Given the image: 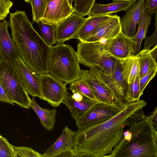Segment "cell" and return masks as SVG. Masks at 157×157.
<instances>
[{"label": "cell", "instance_id": "obj_1", "mask_svg": "<svg viewBox=\"0 0 157 157\" xmlns=\"http://www.w3.org/2000/svg\"><path fill=\"white\" fill-rule=\"evenodd\" d=\"M147 102L139 100L128 102L117 115L101 123L78 129L73 146L76 157H107L123 138L125 128L146 116Z\"/></svg>", "mask_w": 157, "mask_h": 157}, {"label": "cell", "instance_id": "obj_2", "mask_svg": "<svg viewBox=\"0 0 157 157\" xmlns=\"http://www.w3.org/2000/svg\"><path fill=\"white\" fill-rule=\"evenodd\" d=\"M12 38L25 64L36 74L49 73L52 46L46 43L33 27L24 11L10 13Z\"/></svg>", "mask_w": 157, "mask_h": 157}, {"label": "cell", "instance_id": "obj_3", "mask_svg": "<svg viewBox=\"0 0 157 157\" xmlns=\"http://www.w3.org/2000/svg\"><path fill=\"white\" fill-rule=\"evenodd\" d=\"M107 157H157V131L150 116L129 126Z\"/></svg>", "mask_w": 157, "mask_h": 157}, {"label": "cell", "instance_id": "obj_4", "mask_svg": "<svg viewBox=\"0 0 157 157\" xmlns=\"http://www.w3.org/2000/svg\"><path fill=\"white\" fill-rule=\"evenodd\" d=\"M49 72L61 82L71 84L80 79L81 69L76 52L71 45L57 44L51 47Z\"/></svg>", "mask_w": 157, "mask_h": 157}, {"label": "cell", "instance_id": "obj_5", "mask_svg": "<svg viewBox=\"0 0 157 157\" xmlns=\"http://www.w3.org/2000/svg\"><path fill=\"white\" fill-rule=\"evenodd\" d=\"M79 63L90 68L96 67L105 73L112 74L118 60L112 57L99 42L80 41L77 45Z\"/></svg>", "mask_w": 157, "mask_h": 157}, {"label": "cell", "instance_id": "obj_6", "mask_svg": "<svg viewBox=\"0 0 157 157\" xmlns=\"http://www.w3.org/2000/svg\"><path fill=\"white\" fill-rule=\"evenodd\" d=\"M0 81L12 102L21 108H30L31 99L21 83L13 63L0 60Z\"/></svg>", "mask_w": 157, "mask_h": 157}, {"label": "cell", "instance_id": "obj_7", "mask_svg": "<svg viewBox=\"0 0 157 157\" xmlns=\"http://www.w3.org/2000/svg\"><path fill=\"white\" fill-rule=\"evenodd\" d=\"M124 108L97 101L75 120L76 126L80 129L101 123L117 115Z\"/></svg>", "mask_w": 157, "mask_h": 157}, {"label": "cell", "instance_id": "obj_8", "mask_svg": "<svg viewBox=\"0 0 157 157\" xmlns=\"http://www.w3.org/2000/svg\"><path fill=\"white\" fill-rule=\"evenodd\" d=\"M39 75L41 95L40 98L52 107L59 106L68 93L66 87L67 84L56 79L48 73Z\"/></svg>", "mask_w": 157, "mask_h": 157}, {"label": "cell", "instance_id": "obj_9", "mask_svg": "<svg viewBox=\"0 0 157 157\" xmlns=\"http://www.w3.org/2000/svg\"><path fill=\"white\" fill-rule=\"evenodd\" d=\"M90 68L119 101L124 105L127 104L125 98L128 83L122 75L118 61L112 74H107L96 67Z\"/></svg>", "mask_w": 157, "mask_h": 157}, {"label": "cell", "instance_id": "obj_10", "mask_svg": "<svg viewBox=\"0 0 157 157\" xmlns=\"http://www.w3.org/2000/svg\"><path fill=\"white\" fill-rule=\"evenodd\" d=\"M81 78L88 84L98 101L124 108V105L119 101L111 92L98 79L90 68L89 70H81Z\"/></svg>", "mask_w": 157, "mask_h": 157}, {"label": "cell", "instance_id": "obj_11", "mask_svg": "<svg viewBox=\"0 0 157 157\" xmlns=\"http://www.w3.org/2000/svg\"><path fill=\"white\" fill-rule=\"evenodd\" d=\"M13 64L24 89L33 97L40 98L41 95L39 75L25 64L20 56Z\"/></svg>", "mask_w": 157, "mask_h": 157}, {"label": "cell", "instance_id": "obj_12", "mask_svg": "<svg viewBox=\"0 0 157 157\" xmlns=\"http://www.w3.org/2000/svg\"><path fill=\"white\" fill-rule=\"evenodd\" d=\"M75 134L66 126L57 140L42 154V157H76L73 146Z\"/></svg>", "mask_w": 157, "mask_h": 157}, {"label": "cell", "instance_id": "obj_13", "mask_svg": "<svg viewBox=\"0 0 157 157\" xmlns=\"http://www.w3.org/2000/svg\"><path fill=\"white\" fill-rule=\"evenodd\" d=\"M104 44L109 55L117 60L135 54V42L132 38L125 35L122 31Z\"/></svg>", "mask_w": 157, "mask_h": 157}, {"label": "cell", "instance_id": "obj_14", "mask_svg": "<svg viewBox=\"0 0 157 157\" xmlns=\"http://www.w3.org/2000/svg\"><path fill=\"white\" fill-rule=\"evenodd\" d=\"M86 18L74 11L56 25L55 36L57 44H63L69 40L76 38V35Z\"/></svg>", "mask_w": 157, "mask_h": 157}, {"label": "cell", "instance_id": "obj_15", "mask_svg": "<svg viewBox=\"0 0 157 157\" xmlns=\"http://www.w3.org/2000/svg\"><path fill=\"white\" fill-rule=\"evenodd\" d=\"M74 11L68 0H50L40 20L44 24L56 25Z\"/></svg>", "mask_w": 157, "mask_h": 157}, {"label": "cell", "instance_id": "obj_16", "mask_svg": "<svg viewBox=\"0 0 157 157\" xmlns=\"http://www.w3.org/2000/svg\"><path fill=\"white\" fill-rule=\"evenodd\" d=\"M121 31L120 17L115 14L95 31L86 37L82 41L99 42L105 43L107 41L115 37Z\"/></svg>", "mask_w": 157, "mask_h": 157}, {"label": "cell", "instance_id": "obj_17", "mask_svg": "<svg viewBox=\"0 0 157 157\" xmlns=\"http://www.w3.org/2000/svg\"><path fill=\"white\" fill-rule=\"evenodd\" d=\"M145 0H138L128 8L125 14L120 19V23L123 33L130 38L136 33V25L139 21L144 7Z\"/></svg>", "mask_w": 157, "mask_h": 157}, {"label": "cell", "instance_id": "obj_18", "mask_svg": "<svg viewBox=\"0 0 157 157\" xmlns=\"http://www.w3.org/2000/svg\"><path fill=\"white\" fill-rule=\"evenodd\" d=\"M9 26L10 22L5 20L0 24V60H5L13 63L20 55L9 34L8 28Z\"/></svg>", "mask_w": 157, "mask_h": 157}, {"label": "cell", "instance_id": "obj_19", "mask_svg": "<svg viewBox=\"0 0 157 157\" xmlns=\"http://www.w3.org/2000/svg\"><path fill=\"white\" fill-rule=\"evenodd\" d=\"M68 92L62 103L70 110L72 117L76 120L82 115L97 101L91 99L80 93Z\"/></svg>", "mask_w": 157, "mask_h": 157}, {"label": "cell", "instance_id": "obj_20", "mask_svg": "<svg viewBox=\"0 0 157 157\" xmlns=\"http://www.w3.org/2000/svg\"><path fill=\"white\" fill-rule=\"evenodd\" d=\"M112 14L88 16L78 32L76 38L82 41L86 37L94 32L112 17Z\"/></svg>", "mask_w": 157, "mask_h": 157}, {"label": "cell", "instance_id": "obj_21", "mask_svg": "<svg viewBox=\"0 0 157 157\" xmlns=\"http://www.w3.org/2000/svg\"><path fill=\"white\" fill-rule=\"evenodd\" d=\"M35 98L33 97L31 99L30 107L37 115L41 125L50 131L55 126L57 110L55 108L50 109L41 107L36 103Z\"/></svg>", "mask_w": 157, "mask_h": 157}, {"label": "cell", "instance_id": "obj_22", "mask_svg": "<svg viewBox=\"0 0 157 157\" xmlns=\"http://www.w3.org/2000/svg\"><path fill=\"white\" fill-rule=\"evenodd\" d=\"M121 64L122 75L128 83L131 82L139 74V58L133 54L118 60Z\"/></svg>", "mask_w": 157, "mask_h": 157}, {"label": "cell", "instance_id": "obj_23", "mask_svg": "<svg viewBox=\"0 0 157 157\" xmlns=\"http://www.w3.org/2000/svg\"><path fill=\"white\" fill-rule=\"evenodd\" d=\"M132 4L125 2H113L102 4L95 3L88 16H92L117 13L120 11H126Z\"/></svg>", "mask_w": 157, "mask_h": 157}, {"label": "cell", "instance_id": "obj_24", "mask_svg": "<svg viewBox=\"0 0 157 157\" xmlns=\"http://www.w3.org/2000/svg\"><path fill=\"white\" fill-rule=\"evenodd\" d=\"M151 21V16L144 7L138 22L137 32L135 36L132 38L136 44L135 54H136L140 51L142 40L145 38L147 32L149 28Z\"/></svg>", "mask_w": 157, "mask_h": 157}, {"label": "cell", "instance_id": "obj_25", "mask_svg": "<svg viewBox=\"0 0 157 157\" xmlns=\"http://www.w3.org/2000/svg\"><path fill=\"white\" fill-rule=\"evenodd\" d=\"M149 50L143 49L136 54L139 58V79L151 68L157 67V63L152 58Z\"/></svg>", "mask_w": 157, "mask_h": 157}, {"label": "cell", "instance_id": "obj_26", "mask_svg": "<svg viewBox=\"0 0 157 157\" xmlns=\"http://www.w3.org/2000/svg\"><path fill=\"white\" fill-rule=\"evenodd\" d=\"M39 25L40 35L42 39L50 46L56 43L55 36L56 25L44 24L39 20L37 23Z\"/></svg>", "mask_w": 157, "mask_h": 157}, {"label": "cell", "instance_id": "obj_27", "mask_svg": "<svg viewBox=\"0 0 157 157\" xmlns=\"http://www.w3.org/2000/svg\"><path fill=\"white\" fill-rule=\"evenodd\" d=\"M69 89L71 91L79 92L91 99L98 101L89 86L81 78L71 83Z\"/></svg>", "mask_w": 157, "mask_h": 157}, {"label": "cell", "instance_id": "obj_28", "mask_svg": "<svg viewBox=\"0 0 157 157\" xmlns=\"http://www.w3.org/2000/svg\"><path fill=\"white\" fill-rule=\"evenodd\" d=\"M141 96L138 74L131 82L128 83L125 100L127 103L138 101Z\"/></svg>", "mask_w": 157, "mask_h": 157}, {"label": "cell", "instance_id": "obj_29", "mask_svg": "<svg viewBox=\"0 0 157 157\" xmlns=\"http://www.w3.org/2000/svg\"><path fill=\"white\" fill-rule=\"evenodd\" d=\"M96 0H75L73 8L74 11L82 16L88 15Z\"/></svg>", "mask_w": 157, "mask_h": 157}, {"label": "cell", "instance_id": "obj_30", "mask_svg": "<svg viewBox=\"0 0 157 157\" xmlns=\"http://www.w3.org/2000/svg\"><path fill=\"white\" fill-rule=\"evenodd\" d=\"M32 9L33 21L37 23L42 17L46 7L45 0H30Z\"/></svg>", "mask_w": 157, "mask_h": 157}, {"label": "cell", "instance_id": "obj_31", "mask_svg": "<svg viewBox=\"0 0 157 157\" xmlns=\"http://www.w3.org/2000/svg\"><path fill=\"white\" fill-rule=\"evenodd\" d=\"M14 157H42V154L31 148L26 147L14 146L12 145Z\"/></svg>", "mask_w": 157, "mask_h": 157}, {"label": "cell", "instance_id": "obj_32", "mask_svg": "<svg viewBox=\"0 0 157 157\" xmlns=\"http://www.w3.org/2000/svg\"><path fill=\"white\" fill-rule=\"evenodd\" d=\"M12 145L0 134V157H14Z\"/></svg>", "mask_w": 157, "mask_h": 157}, {"label": "cell", "instance_id": "obj_33", "mask_svg": "<svg viewBox=\"0 0 157 157\" xmlns=\"http://www.w3.org/2000/svg\"><path fill=\"white\" fill-rule=\"evenodd\" d=\"M157 71V67L150 69L141 78L139 79L140 92L141 96L143 91L150 81L155 76Z\"/></svg>", "mask_w": 157, "mask_h": 157}, {"label": "cell", "instance_id": "obj_34", "mask_svg": "<svg viewBox=\"0 0 157 157\" xmlns=\"http://www.w3.org/2000/svg\"><path fill=\"white\" fill-rule=\"evenodd\" d=\"M155 22L154 26L155 28V31L152 34L149 36L145 38V41L144 46V50H150L153 45L157 44V12L155 13Z\"/></svg>", "mask_w": 157, "mask_h": 157}, {"label": "cell", "instance_id": "obj_35", "mask_svg": "<svg viewBox=\"0 0 157 157\" xmlns=\"http://www.w3.org/2000/svg\"><path fill=\"white\" fill-rule=\"evenodd\" d=\"M13 5L10 0H0V21L5 20Z\"/></svg>", "mask_w": 157, "mask_h": 157}, {"label": "cell", "instance_id": "obj_36", "mask_svg": "<svg viewBox=\"0 0 157 157\" xmlns=\"http://www.w3.org/2000/svg\"><path fill=\"white\" fill-rule=\"evenodd\" d=\"M145 7L149 14L151 16L157 12V0H146Z\"/></svg>", "mask_w": 157, "mask_h": 157}, {"label": "cell", "instance_id": "obj_37", "mask_svg": "<svg viewBox=\"0 0 157 157\" xmlns=\"http://www.w3.org/2000/svg\"><path fill=\"white\" fill-rule=\"evenodd\" d=\"M0 102H6L14 105V103L9 99L6 95L0 81Z\"/></svg>", "mask_w": 157, "mask_h": 157}, {"label": "cell", "instance_id": "obj_38", "mask_svg": "<svg viewBox=\"0 0 157 157\" xmlns=\"http://www.w3.org/2000/svg\"><path fill=\"white\" fill-rule=\"evenodd\" d=\"M152 121L155 128L157 129V107H156L149 115Z\"/></svg>", "mask_w": 157, "mask_h": 157}, {"label": "cell", "instance_id": "obj_39", "mask_svg": "<svg viewBox=\"0 0 157 157\" xmlns=\"http://www.w3.org/2000/svg\"><path fill=\"white\" fill-rule=\"evenodd\" d=\"M150 54L155 62L157 63V45L155 44V46L151 49H150Z\"/></svg>", "mask_w": 157, "mask_h": 157}, {"label": "cell", "instance_id": "obj_40", "mask_svg": "<svg viewBox=\"0 0 157 157\" xmlns=\"http://www.w3.org/2000/svg\"><path fill=\"white\" fill-rule=\"evenodd\" d=\"M137 0H113V2H129L131 4L135 2Z\"/></svg>", "mask_w": 157, "mask_h": 157}, {"label": "cell", "instance_id": "obj_41", "mask_svg": "<svg viewBox=\"0 0 157 157\" xmlns=\"http://www.w3.org/2000/svg\"><path fill=\"white\" fill-rule=\"evenodd\" d=\"M74 0H68L69 2L71 7H73L72 6V3Z\"/></svg>", "mask_w": 157, "mask_h": 157}, {"label": "cell", "instance_id": "obj_42", "mask_svg": "<svg viewBox=\"0 0 157 157\" xmlns=\"http://www.w3.org/2000/svg\"><path fill=\"white\" fill-rule=\"evenodd\" d=\"M26 2L30 3V0H24Z\"/></svg>", "mask_w": 157, "mask_h": 157}, {"label": "cell", "instance_id": "obj_43", "mask_svg": "<svg viewBox=\"0 0 157 157\" xmlns=\"http://www.w3.org/2000/svg\"><path fill=\"white\" fill-rule=\"evenodd\" d=\"M45 4H46V6L47 4L48 3V2H49L50 0H45Z\"/></svg>", "mask_w": 157, "mask_h": 157}, {"label": "cell", "instance_id": "obj_44", "mask_svg": "<svg viewBox=\"0 0 157 157\" xmlns=\"http://www.w3.org/2000/svg\"><path fill=\"white\" fill-rule=\"evenodd\" d=\"M1 21H0V24L1 23Z\"/></svg>", "mask_w": 157, "mask_h": 157}]
</instances>
